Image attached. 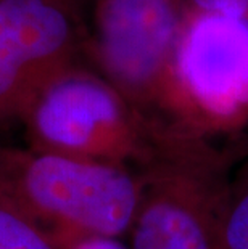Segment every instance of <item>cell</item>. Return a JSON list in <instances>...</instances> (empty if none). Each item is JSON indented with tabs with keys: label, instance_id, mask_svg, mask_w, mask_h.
<instances>
[{
	"label": "cell",
	"instance_id": "cell-1",
	"mask_svg": "<svg viewBox=\"0 0 248 249\" xmlns=\"http://www.w3.org/2000/svg\"><path fill=\"white\" fill-rule=\"evenodd\" d=\"M0 193L73 243L121 235L140 208L135 182L116 164L38 150H0Z\"/></svg>",
	"mask_w": 248,
	"mask_h": 249
},
{
	"label": "cell",
	"instance_id": "cell-2",
	"mask_svg": "<svg viewBox=\"0 0 248 249\" xmlns=\"http://www.w3.org/2000/svg\"><path fill=\"white\" fill-rule=\"evenodd\" d=\"M23 121L38 151L114 164L134 150L119 97L86 74L68 71L60 76Z\"/></svg>",
	"mask_w": 248,
	"mask_h": 249
},
{
	"label": "cell",
	"instance_id": "cell-3",
	"mask_svg": "<svg viewBox=\"0 0 248 249\" xmlns=\"http://www.w3.org/2000/svg\"><path fill=\"white\" fill-rule=\"evenodd\" d=\"M73 28L61 0H0V124L26 118L68 72Z\"/></svg>",
	"mask_w": 248,
	"mask_h": 249
},
{
	"label": "cell",
	"instance_id": "cell-4",
	"mask_svg": "<svg viewBox=\"0 0 248 249\" xmlns=\"http://www.w3.org/2000/svg\"><path fill=\"white\" fill-rule=\"evenodd\" d=\"M181 81L200 107L230 118L248 107V19L207 15L184 37Z\"/></svg>",
	"mask_w": 248,
	"mask_h": 249
},
{
	"label": "cell",
	"instance_id": "cell-5",
	"mask_svg": "<svg viewBox=\"0 0 248 249\" xmlns=\"http://www.w3.org/2000/svg\"><path fill=\"white\" fill-rule=\"evenodd\" d=\"M97 19L105 70L121 87L144 90L171 49L176 31L171 0H100Z\"/></svg>",
	"mask_w": 248,
	"mask_h": 249
},
{
	"label": "cell",
	"instance_id": "cell-6",
	"mask_svg": "<svg viewBox=\"0 0 248 249\" xmlns=\"http://www.w3.org/2000/svg\"><path fill=\"white\" fill-rule=\"evenodd\" d=\"M133 249H214L203 219L184 198L160 195L134 220Z\"/></svg>",
	"mask_w": 248,
	"mask_h": 249
},
{
	"label": "cell",
	"instance_id": "cell-7",
	"mask_svg": "<svg viewBox=\"0 0 248 249\" xmlns=\"http://www.w3.org/2000/svg\"><path fill=\"white\" fill-rule=\"evenodd\" d=\"M0 249H55L39 224L0 193Z\"/></svg>",
	"mask_w": 248,
	"mask_h": 249
},
{
	"label": "cell",
	"instance_id": "cell-8",
	"mask_svg": "<svg viewBox=\"0 0 248 249\" xmlns=\"http://www.w3.org/2000/svg\"><path fill=\"white\" fill-rule=\"evenodd\" d=\"M224 235L229 249H248V195L232 209Z\"/></svg>",
	"mask_w": 248,
	"mask_h": 249
},
{
	"label": "cell",
	"instance_id": "cell-9",
	"mask_svg": "<svg viewBox=\"0 0 248 249\" xmlns=\"http://www.w3.org/2000/svg\"><path fill=\"white\" fill-rule=\"evenodd\" d=\"M198 7L208 10L211 15L228 18H244L248 10V0H195Z\"/></svg>",
	"mask_w": 248,
	"mask_h": 249
},
{
	"label": "cell",
	"instance_id": "cell-10",
	"mask_svg": "<svg viewBox=\"0 0 248 249\" xmlns=\"http://www.w3.org/2000/svg\"><path fill=\"white\" fill-rule=\"evenodd\" d=\"M68 249H126L121 243H118L114 238H82L68 248Z\"/></svg>",
	"mask_w": 248,
	"mask_h": 249
}]
</instances>
